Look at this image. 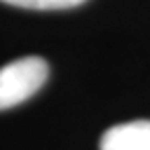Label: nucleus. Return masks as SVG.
<instances>
[{"mask_svg":"<svg viewBox=\"0 0 150 150\" xmlns=\"http://www.w3.org/2000/svg\"><path fill=\"white\" fill-rule=\"evenodd\" d=\"M48 79V63L40 56H23L0 67V110L25 102Z\"/></svg>","mask_w":150,"mask_h":150,"instance_id":"f257e3e1","label":"nucleus"},{"mask_svg":"<svg viewBox=\"0 0 150 150\" xmlns=\"http://www.w3.org/2000/svg\"><path fill=\"white\" fill-rule=\"evenodd\" d=\"M100 150H150V121L138 119L108 127L100 138Z\"/></svg>","mask_w":150,"mask_h":150,"instance_id":"f03ea898","label":"nucleus"},{"mask_svg":"<svg viewBox=\"0 0 150 150\" xmlns=\"http://www.w3.org/2000/svg\"><path fill=\"white\" fill-rule=\"evenodd\" d=\"M0 2L19 8H31V11H61V8L79 6L86 0H0Z\"/></svg>","mask_w":150,"mask_h":150,"instance_id":"7ed1b4c3","label":"nucleus"}]
</instances>
